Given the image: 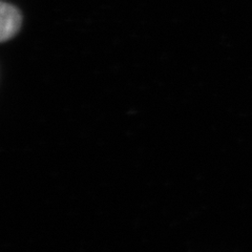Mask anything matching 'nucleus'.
<instances>
[{
	"label": "nucleus",
	"instance_id": "f257e3e1",
	"mask_svg": "<svg viewBox=\"0 0 252 252\" xmlns=\"http://www.w3.org/2000/svg\"><path fill=\"white\" fill-rule=\"evenodd\" d=\"M0 16H1L0 37H1V41L4 42L18 33L21 28L22 16L17 7L4 1L1 2V6H0Z\"/></svg>",
	"mask_w": 252,
	"mask_h": 252
}]
</instances>
